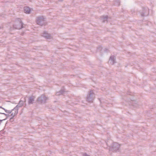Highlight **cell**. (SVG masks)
<instances>
[{
	"mask_svg": "<svg viewBox=\"0 0 156 156\" xmlns=\"http://www.w3.org/2000/svg\"><path fill=\"white\" fill-rule=\"evenodd\" d=\"M40 35L42 37L47 40H51L53 38L52 34L46 31H44L42 33H41Z\"/></svg>",
	"mask_w": 156,
	"mask_h": 156,
	"instance_id": "cell-5",
	"label": "cell"
},
{
	"mask_svg": "<svg viewBox=\"0 0 156 156\" xmlns=\"http://www.w3.org/2000/svg\"><path fill=\"white\" fill-rule=\"evenodd\" d=\"M96 98V95L95 93L92 89H90L88 91L87 94L86 101L89 103H93L94 100Z\"/></svg>",
	"mask_w": 156,
	"mask_h": 156,
	"instance_id": "cell-2",
	"label": "cell"
},
{
	"mask_svg": "<svg viewBox=\"0 0 156 156\" xmlns=\"http://www.w3.org/2000/svg\"><path fill=\"white\" fill-rule=\"evenodd\" d=\"M121 144L118 142H114L109 147V150L112 152H116L120 149Z\"/></svg>",
	"mask_w": 156,
	"mask_h": 156,
	"instance_id": "cell-4",
	"label": "cell"
},
{
	"mask_svg": "<svg viewBox=\"0 0 156 156\" xmlns=\"http://www.w3.org/2000/svg\"><path fill=\"white\" fill-rule=\"evenodd\" d=\"M13 27L17 30H21L24 28V24L22 20L19 18H16L13 22Z\"/></svg>",
	"mask_w": 156,
	"mask_h": 156,
	"instance_id": "cell-3",
	"label": "cell"
},
{
	"mask_svg": "<svg viewBox=\"0 0 156 156\" xmlns=\"http://www.w3.org/2000/svg\"><path fill=\"white\" fill-rule=\"evenodd\" d=\"M65 90L64 87H63V88L59 92L56 93V95H62V94H64L65 93Z\"/></svg>",
	"mask_w": 156,
	"mask_h": 156,
	"instance_id": "cell-10",
	"label": "cell"
},
{
	"mask_svg": "<svg viewBox=\"0 0 156 156\" xmlns=\"http://www.w3.org/2000/svg\"><path fill=\"white\" fill-rule=\"evenodd\" d=\"M34 100V96H31L29 97L28 99V103L29 104H31L33 103Z\"/></svg>",
	"mask_w": 156,
	"mask_h": 156,
	"instance_id": "cell-9",
	"label": "cell"
},
{
	"mask_svg": "<svg viewBox=\"0 0 156 156\" xmlns=\"http://www.w3.org/2000/svg\"><path fill=\"white\" fill-rule=\"evenodd\" d=\"M102 20H103V21H106L107 20L108 18V16H103V17H102Z\"/></svg>",
	"mask_w": 156,
	"mask_h": 156,
	"instance_id": "cell-11",
	"label": "cell"
},
{
	"mask_svg": "<svg viewBox=\"0 0 156 156\" xmlns=\"http://www.w3.org/2000/svg\"><path fill=\"white\" fill-rule=\"evenodd\" d=\"M82 156H90L89 155L86 153H82Z\"/></svg>",
	"mask_w": 156,
	"mask_h": 156,
	"instance_id": "cell-12",
	"label": "cell"
},
{
	"mask_svg": "<svg viewBox=\"0 0 156 156\" xmlns=\"http://www.w3.org/2000/svg\"><path fill=\"white\" fill-rule=\"evenodd\" d=\"M32 10L33 9L32 8L28 6H25L23 8V12L26 14H30L32 12Z\"/></svg>",
	"mask_w": 156,
	"mask_h": 156,
	"instance_id": "cell-7",
	"label": "cell"
},
{
	"mask_svg": "<svg viewBox=\"0 0 156 156\" xmlns=\"http://www.w3.org/2000/svg\"><path fill=\"white\" fill-rule=\"evenodd\" d=\"M37 25L41 26L46 25L48 24L46 18L43 15H40L37 16L35 19Z\"/></svg>",
	"mask_w": 156,
	"mask_h": 156,
	"instance_id": "cell-1",
	"label": "cell"
},
{
	"mask_svg": "<svg viewBox=\"0 0 156 156\" xmlns=\"http://www.w3.org/2000/svg\"><path fill=\"white\" fill-rule=\"evenodd\" d=\"M47 99V97L45 94H43L38 98L37 101L38 103L44 104L46 103Z\"/></svg>",
	"mask_w": 156,
	"mask_h": 156,
	"instance_id": "cell-6",
	"label": "cell"
},
{
	"mask_svg": "<svg viewBox=\"0 0 156 156\" xmlns=\"http://www.w3.org/2000/svg\"><path fill=\"white\" fill-rule=\"evenodd\" d=\"M109 63L111 65H114L116 63L115 57L114 56H111L110 57Z\"/></svg>",
	"mask_w": 156,
	"mask_h": 156,
	"instance_id": "cell-8",
	"label": "cell"
}]
</instances>
